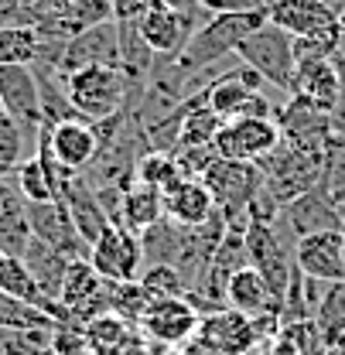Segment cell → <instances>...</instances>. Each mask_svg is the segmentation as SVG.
I'll list each match as a JSON object with an SVG mask.
<instances>
[{"instance_id":"1","label":"cell","mask_w":345,"mask_h":355,"mask_svg":"<svg viewBox=\"0 0 345 355\" xmlns=\"http://www.w3.org/2000/svg\"><path fill=\"white\" fill-rule=\"evenodd\" d=\"M267 24V10H233V14H212L181 55H174V65L192 79L199 69L216 65L222 58H233L236 48L246 42L257 28Z\"/></svg>"},{"instance_id":"2","label":"cell","mask_w":345,"mask_h":355,"mask_svg":"<svg viewBox=\"0 0 345 355\" xmlns=\"http://www.w3.org/2000/svg\"><path fill=\"white\" fill-rule=\"evenodd\" d=\"M62 86H65V96H69L72 110L89 123H103V120L120 116L124 110H133L130 83L124 76V69H117V65L79 69V72L65 76Z\"/></svg>"},{"instance_id":"3","label":"cell","mask_w":345,"mask_h":355,"mask_svg":"<svg viewBox=\"0 0 345 355\" xmlns=\"http://www.w3.org/2000/svg\"><path fill=\"white\" fill-rule=\"evenodd\" d=\"M260 175H263V195L284 209L291 205L294 198H301L304 191L318 188L321 184V171H325V154H311L301 147H291V144H277V150H270L263 161L257 164Z\"/></svg>"},{"instance_id":"4","label":"cell","mask_w":345,"mask_h":355,"mask_svg":"<svg viewBox=\"0 0 345 355\" xmlns=\"http://www.w3.org/2000/svg\"><path fill=\"white\" fill-rule=\"evenodd\" d=\"M236 58L243 65H250L267 86L291 96V89H294V38L284 28L267 21L236 48Z\"/></svg>"},{"instance_id":"5","label":"cell","mask_w":345,"mask_h":355,"mask_svg":"<svg viewBox=\"0 0 345 355\" xmlns=\"http://www.w3.org/2000/svg\"><path fill=\"white\" fill-rule=\"evenodd\" d=\"M202 181L212 191L216 212L226 222L250 219V205H253L257 191L263 188V175H260L257 164H239V161H222V157H216L209 164Z\"/></svg>"},{"instance_id":"6","label":"cell","mask_w":345,"mask_h":355,"mask_svg":"<svg viewBox=\"0 0 345 355\" xmlns=\"http://www.w3.org/2000/svg\"><path fill=\"white\" fill-rule=\"evenodd\" d=\"M38 147L48 150V157L65 175H86L89 164L99 154V133H96V123H89L83 116H72V120H62V123H42Z\"/></svg>"},{"instance_id":"7","label":"cell","mask_w":345,"mask_h":355,"mask_svg":"<svg viewBox=\"0 0 345 355\" xmlns=\"http://www.w3.org/2000/svg\"><path fill=\"white\" fill-rule=\"evenodd\" d=\"M0 103L35 150L42 130V89L31 65H0Z\"/></svg>"},{"instance_id":"8","label":"cell","mask_w":345,"mask_h":355,"mask_svg":"<svg viewBox=\"0 0 345 355\" xmlns=\"http://www.w3.org/2000/svg\"><path fill=\"white\" fill-rule=\"evenodd\" d=\"M199 321H202V314L188 297H161V301L147 304V311L137 321V331L151 345L181 349L199 335Z\"/></svg>"},{"instance_id":"9","label":"cell","mask_w":345,"mask_h":355,"mask_svg":"<svg viewBox=\"0 0 345 355\" xmlns=\"http://www.w3.org/2000/svg\"><path fill=\"white\" fill-rule=\"evenodd\" d=\"M89 266L106 280V284H127L137 280L144 270V246L140 236H133L120 222H110L103 236L89 246Z\"/></svg>"},{"instance_id":"10","label":"cell","mask_w":345,"mask_h":355,"mask_svg":"<svg viewBox=\"0 0 345 355\" xmlns=\"http://www.w3.org/2000/svg\"><path fill=\"white\" fill-rule=\"evenodd\" d=\"M277 144H280L277 120H260V116L226 120L212 140L222 161H239V164H260L270 150H277Z\"/></svg>"},{"instance_id":"11","label":"cell","mask_w":345,"mask_h":355,"mask_svg":"<svg viewBox=\"0 0 345 355\" xmlns=\"http://www.w3.org/2000/svg\"><path fill=\"white\" fill-rule=\"evenodd\" d=\"M28 225H31L35 239L55 246L69 260H89L86 239L76 232L65 202H58V198H51V202H28Z\"/></svg>"},{"instance_id":"12","label":"cell","mask_w":345,"mask_h":355,"mask_svg":"<svg viewBox=\"0 0 345 355\" xmlns=\"http://www.w3.org/2000/svg\"><path fill=\"white\" fill-rule=\"evenodd\" d=\"M209 17H192V14H178L171 7H165V3H154L137 24H140V35H144V42L147 48L154 51V55H181L188 42H192V35L205 24Z\"/></svg>"},{"instance_id":"13","label":"cell","mask_w":345,"mask_h":355,"mask_svg":"<svg viewBox=\"0 0 345 355\" xmlns=\"http://www.w3.org/2000/svg\"><path fill=\"white\" fill-rule=\"evenodd\" d=\"M294 263L304 277H314L321 284H342L345 280V232H311L298 239Z\"/></svg>"},{"instance_id":"14","label":"cell","mask_w":345,"mask_h":355,"mask_svg":"<svg viewBox=\"0 0 345 355\" xmlns=\"http://www.w3.org/2000/svg\"><path fill=\"white\" fill-rule=\"evenodd\" d=\"M267 21L284 28L291 38H321L342 28L339 14L321 0H274L267 3Z\"/></svg>"},{"instance_id":"15","label":"cell","mask_w":345,"mask_h":355,"mask_svg":"<svg viewBox=\"0 0 345 355\" xmlns=\"http://www.w3.org/2000/svg\"><path fill=\"white\" fill-rule=\"evenodd\" d=\"M89 65H117L120 69V31H117V21H106V24H96L86 28L83 35H76L72 42L65 44V55L58 62V79L89 69Z\"/></svg>"},{"instance_id":"16","label":"cell","mask_w":345,"mask_h":355,"mask_svg":"<svg viewBox=\"0 0 345 355\" xmlns=\"http://www.w3.org/2000/svg\"><path fill=\"white\" fill-rule=\"evenodd\" d=\"M195 338L219 355H253L257 352V338H253L250 318L233 308H219V311L202 314Z\"/></svg>"},{"instance_id":"17","label":"cell","mask_w":345,"mask_h":355,"mask_svg":"<svg viewBox=\"0 0 345 355\" xmlns=\"http://www.w3.org/2000/svg\"><path fill=\"white\" fill-rule=\"evenodd\" d=\"M280 225L294 236V239H304V236H311V232H328V229H342V219H339V212H335V205H332V198H328V191L325 188H311V191H304L301 198H294L291 205H284L280 209Z\"/></svg>"},{"instance_id":"18","label":"cell","mask_w":345,"mask_h":355,"mask_svg":"<svg viewBox=\"0 0 345 355\" xmlns=\"http://www.w3.org/2000/svg\"><path fill=\"white\" fill-rule=\"evenodd\" d=\"M58 202H65V209H69V216H72V225H76V232L86 239V246H92V243L103 236V229L110 225V216L103 212V205H99V198H96V188H92L83 175H72L62 184Z\"/></svg>"},{"instance_id":"19","label":"cell","mask_w":345,"mask_h":355,"mask_svg":"<svg viewBox=\"0 0 345 355\" xmlns=\"http://www.w3.org/2000/svg\"><path fill=\"white\" fill-rule=\"evenodd\" d=\"M31 243L28 225V198L17 191L14 175L0 178V253L3 257H24Z\"/></svg>"},{"instance_id":"20","label":"cell","mask_w":345,"mask_h":355,"mask_svg":"<svg viewBox=\"0 0 345 355\" xmlns=\"http://www.w3.org/2000/svg\"><path fill=\"white\" fill-rule=\"evenodd\" d=\"M212 212H216V202H212V191L205 188V181L178 178L165 191V219L174 222L178 229H195Z\"/></svg>"},{"instance_id":"21","label":"cell","mask_w":345,"mask_h":355,"mask_svg":"<svg viewBox=\"0 0 345 355\" xmlns=\"http://www.w3.org/2000/svg\"><path fill=\"white\" fill-rule=\"evenodd\" d=\"M339 72L332 65V58H301L294 62V89L291 96H304L311 99L321 113H332L339 103Z\"/></svg>"},{"instance_id":"22","label":"cell","mask_w":345,"mask_h":355,"mask_svg":"<svg viewBox=\"0 0 345 355\" xmlns=\"http://www.w3.org/2000/svg\"><path fill=\"white\" fill-rule=\"evenodd\" d=\"M270 304H280V301H274V294H270V287H267V280H263V273L257 266L246 263L229 277V284H226V308L253 318V314H260Z\"/></svg>"},{"instance_id":"23","label":"cell","mask_w":345,"mask_h":355,"mask_svg":"<svg viewBox=\"0 0 345 355\" xmlns=\"http://www.w3.org/2000/svg\"><path fill=\"white\" fill-rule=\"evenodd\" d=\"M24 266L31 270V277L38 280V287H42V294L48 301H58V294H62V284H65V270H69V257L65 253H58L55 246H48L42 239H35L31 236V243H28V250H24Z\"/></svg>"},{"instance_id":"24","label":"cell","mask_w":345,"mask_h":355,"mask_svg":"<svg viewBox=\"0 0 345 355\" xmlns=\"http://www.w3.org/2000/svg\"><path fill=\"white\" fill-rule=\"evenodd\" d=\"M161 219H165V195L158 188H147V184H130L120 198V219L117 222L130 229L133 236H140Z\"/></svg>"},{"instance_id":"25","label":"cell","mask_w":345,"mask_h":355,"mask_svg":"<svg viewBox=\"0 0 345 355\" xmlns=\"http://www.w3.org/2000/svg\"><path fill=\"white\" fill-rule=\"evenodd\" d=\"M314 324L321 331V342L325 349H335L342 345L345 338V280L342 284H328L321 304H318V314H314Z\"/></svg>"},{"instance_id":"26","label":"cell","mask_w":345,"mask_h":355,"mask_svg":"<svg viewBox=\"0 0 345 355\" xmlns=\"http://www.w3.org/2000/svg\"><path fill=\"white\" fill-rule=\"evenodd\" d=\"M83 331H86V342L89 349L96 355H113L124 342H127L130 335L137 331L130 321H124L120 314H113V311H106V314H99V318H92L89 324H83Z\"/></svg>"},{"instance_id":"27","label":"cell","mask_w":345,"mask_h":355,"mask_svg":"<svg viewBox=\"0 0 345 355\" xmlns=\"http://www.w3.org/2000/svg\"><path fill=\"white\" fill-rule=\"evenodd\" d=\"M178 164H174V154L168 150H144L133 164V181L130 184H147V188H158L161 195L178 181Z\"/></svg>"},{"instance_id":"28","label":"cell","mask_w":345,"mask_h":355,"mask_svg":"<svg viewBox=\"0 0 345 355\" xmlns=\"http://www.w3.org/2000/svg\"><path fill=\"white\" fill-rule=\"evenodd\" d=\"M140 246H144V266L147 263H171L181 253V229L174 222L161 219L154 222L147 232H140Z\"/></svg>"},{"instance_id":"29","label":"cell","mask_w":345,"mask_h":355,"mask_svg":"<svg viewBox=\"0 0 345 355\" xmlns=\"http://www.w3.org/2000/svg\"><path fill=\"white\" fill-rule=\"evenodd\" d=\"M38 44H42V38L31 24L0 28V65H35Z\"/></svg>"},{"instance_id":"30","label":"cell","mask_w":345,"mask_h":355,"mask_svg":"<svg viewBox=\"0 0 345 355\" xmlns=\"http://www.w3.org/2000/svg\"><path fill=\"white\" fill-rule=\"evenodd\" d=\"M137 284L144 287L147 301H161V297H185L188 287H185V277L178 273V266L171 263H147L140 270Z\"/></svg>"},{"instance_id":"31","label":"cell","mask_w":345,"mask_h":355,"mask_svg":"<svg viewBox=\"0 0 345 355\" xmlns=\"http://www.w3.org/2000/svg\"><path fill=\"white\" fill-rule=\"evenodd\" d=\"M14 181H17V191H21L28 202H51V198H58V195H55V181H51V175H48V168L42 164L38 154H31V157H24V161L17 164Z\"/></svg>"},{"instance_id":"32","label":"cell","mask_w":345,"mask_h":355,"mask_svg":"<svg viewBox=\"0 0 345 355\" xmlns=\"http://www.w3.org/2000/svg\"><path fill=\"white\" fill-rule=\"evenodd\" d=\"M209 14H233V10H267V0H199Z\"/></svg>"},{"instance_id":"33","label":"cell","mask_w":345,"mask_h":355,"mask_svg":"<svg viewBox=\"0 0 345 355\" xmlns=\"http://www.w3.org/2000/svg\"><path fill=\"white\" fill-rule=\"evenodd\" d=\"M158 0H113V21H140Z\"/></svg>"},{"instance_id":"34","label":"cell","mask_w":345,"mask_h":355,"mask_svg":"<svg viewBox=\"0 0 345 355\" xmlns=\"http://www.w3.org/2000/svg\"><path fill=\"white\" fill-rule=\"evenodd\" d=\"M158 3H165V7H171L178 14H192V17H212L199 0H158Z\"/></svg>"},{"instance_id":"35","label":"cell","mask_w":345,"mask_h":355,"mask_svg":"<svg viewBox=\"0 0 345 355\" xmlns=\"http://www.w3.org/2000/svg\"><path fill=\"white\" fill-rule=\"evenodd\" d=\"M178 355H219V352H212L209 345H202L199 338H192L188 345H181V349H178Z\"/></svg>"},{"instance_id":"36","label":"cell","mask_w":345,"mask_h":355,"mask_svg":"<svg viewBox=\"0 0 345 355\" xmlns=\"http://www.w3.org/2000/svg\"><path fill=\"white\" fill-rule=\"evenodd\" d=\"M10 24H24L21 10L17 7H0V28H10Z\"/></svg>"},{"instance_id":"37","label":"cell","mask_w":345,"mask_h":355,"mask_svg":"<svg viewBox=\"0 0 345 355\" xmlns=\"http://www.w3.org/2000/svg\"><path fill=\"white\" fill-rule=\"evenodd\" d=\"M321 3H325V7H332L335 14H342V7H345V0H321Z\"/></svg>"},{"instance_id":"38","label":"cell","mask_w":345,"mask_h":355,"mask_svg":"<svg viewBox=\"0 0 345 355\" xmlns=\"http://www.w3.org/2000/svg\"><path fill=\"white\" fill-rule=\"evenodd\" d=\"M339 55H345V24H342V31H339Z\"/></svg>"},{"instance_id":"39","label":"cell","mask_w":345,"mask_h":355,"mask_svg":"<svg viewBox=\"0 0 345 355\" xmlns=\"http://www.w3.org/2000/svg\"><path fill=\"white\" fill-rule=\"evenodd\" d=\"M24 0H0V7H21Z\"/></svg>"},{"instance_id":"40","label":"cell","mask_w":345,"mask_h":355,"mask_svg":"<svg viewBox=\"0 0 345 355\" xmlns=\"http://www.w3.org/2000/svg\"><path fill=\"white\" fill-rule=\"evenodd\" d=\"M31 355H55V349H38V352H31Z\"/></svg>"},{"instance_id":"41","label":"cell","mask_w":345,"mask_h":355,"mask_svg":"<svg viewBox=\"0 0 345 355\" xmlns=\"http://www.w3.org/2000/svg\"><path fill=\"white\" fill-rule=\"evenodd\" d=\"M339 24H345V7H342V14H339Z\"/></svg>"},{"instance_id":"42","label":"cell","mask_w":345,"mask_h":355,"mask_svg":"<svg viewBox=\"0 0 345 355\" xmlns=\"http://www.w3.org/2000/svg\"><path fill=\"white\" fill-rule=\"evenodd\" d=\"M0 116H7V110H3V103H0Z\"/></svg>"}]
</instances>
